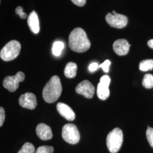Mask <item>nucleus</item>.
<instances>
[{
  "label": "nucleus",
  "instance_id": "1",
  "mask_svg": "<svg viewBox=\"0 0 153 153\" xmlns=\"http://www.w3.org/2000/svg\"><path fill=\"white\" fill-rule=\"evenodd\" d=\"M69 48L74 52L83 53L87 51L91 46L85 31L81 28H76L69 36Z\"/></svg>",
  "mask_w": 153,
  "mask_h": 153
},
{
  "label": "nucleus",
  "instance_id": "2",
  "mask_svg": "<svg viewBox=\"0 0 153 153\" xmlns=\"http://www.w3.org/2000/svg\"><path fill=\"white\" fill-rule=\"evenodd\" d=\"M62 93V85L60 78L57 76L51 77L44 86L43 90V98L44 100L52 103L60 98Z\"/></svg>",
  "mask_w": 153,
  "mask_h": 153
},
{
  "label": "nucleus",
  "instance_id": "3",
  "mask_svg": "<svg viewBox=\"0 0 153 153\" xmlns=\"http://www.w3.org/2000/svg\"><path fill=\"white\" fill-rule=\"evenodd\" d=\"M123 142V131L118 128H116L110 131L107 137V146L110 153H117L120 149Z\"/></svg>",
  "mask_w": 153,
  "mask_h": 153
},
{
  "label": "nucleus",
  "instance_id": "4",
  "mask_svg": "<svg viewBox=\"0 0 153 153\" xmlns=\"http://www.w3.org/2000/svg\"><path fill=\"white\" fill-rule=\"evenodd\" d=\"M21 49V45L19 42L11 40L1 50V58L5 61L13 60L18 56Z\"/></svg>",
  "mask_w": 153,
  "mask_h": 153
},
{
  "label": "nucleus",
  "instance_id": "5",
  "mask_svg": "<svg viewBox=\"0 0 153 153\" xmlns=\"http://www.w3.org/2000/svg\"><path fill=\"white\" fill-rule=\"evenodd\" d=\"M62 137L66 142L75 145L79 141L80 134L76 126L73 124H67L63 126Z\"/></svg>",
  "mask_w": 153,
  "mask_h": 153
},
{
  "label": "nucleus",
  "instance_id": "6",
  "mask_svg": "<svg viewBox=\"0 0 153 153\" xmlns=\"http://www.w3.org/2000/svg\"><path fill=\"white\" fill-rule=\"evenodd\" d=\"M105 21L110 26L116 28L125 27L128 23V18L126 16L117 14L115 11L107 14Z\"/></svg>",
  "mask_w": 153,
  "mask_h": 153
},
{
  "label": "nucleus",
  "instance_id": "7",
  "mask_svg": "<svg viewBox=\"0 0 153 153\" xmlns=\"http://www.w3.org/2000/svg\"><path fill=\"white\" fill-rule=\"evenodd\" d=\"M25 75L22 71H18L14 76H7L3 81L4 87L10 92H14L19 87V82L24 81Z\"/></svg>",
  "mask_w": 153,
  "mask_h": 153
},
{
  "label": "nucleus",
  "instance_id": "8",
  "mask_svg": "<svg viewBox=\"0 0 153 153\" xmlns=\"http://www.w3.org/2000/svg\"><path fill=\"white\" fill-rule=\"evenodd\" d=\"M76 93L82 95L86 98H92L95 93V88L88 80L79 83L76 88Z\"/></svg>",
  "mask_w": 153,
  "mask_h": 153
},
{
  "label": "nucleus",
  "instance_id": "9",
  "mask_svg": "<svg viewBox=\"0 0 153 153\" xmlns=\"http://www.w3.org/2000/svg\"><path fill=\"white\" fill-rule=\"evenodd\" d=\"M19 103L22 107L29 109H34L37 105L35 95L31 93L22 94L19 99Z\"/></svg>",
  "mask_w": 153,
  "mask_h": 153
},
{
  "label": "nucleus",
  "instance_id": "10",
  "mask_svg": "<svg viewBox=\"0 0 153 153\" xmlns=\"http://www.w3.org/2000/svg\"><path fill=\"white\" fill-rule=\"evenodd\" d=\"M56 108L58 112L67 120L73 121L75 119L76 114L68 105L63 103H59L57 104Z\"/></svg>",
  "mask_w": 153,
  "mask_h": 153
},
{
  "label": "nucleus",
  "instance_id": "11",
  "mask_svg": "<svg viewBox=\"0 0 153 153\" xmlns=\"http://www.w3.org/2000/svg\"><path fill=\"white\" fill-rule=\"evenodd\" d=\"M130 48V44L126 39L116 40L113 44V49L119 56H124L128 54Z\"/></svg>",
  "mask_w": 153,
  "mask_h": 153
},
{
  "label": "nucleus",
  "instance_id": "12",
  "mask_svg": "<svg viewBox=\"0 0 153 153\" xmlns=\"http://www.w3.org/2000/svg\"><path fill=\"white\" fill-rule=\"evenodd\" d=\"M36 132L39 138L43 141L51 140L53 136L51 128L44 123H41L38 125L36 129Z\"/></svg>",
  "mask_w": 153,
  "mask_h": 153
},
{
  "label": "nucleus",
  "instance_id": "13",
  "mask_svg": "<svg viewBox=\"0 0 153 153\" xmlns=\"http://www.w3.org/2000/svg\"><path fill=\"white\" fill-rule=\"evenodd\" d=\"M28 25L31 31L34 33H38L40 31L39 21L37 13L33 11L29 15L27 19Z\"/></svg>",
  "mask_w": 153,
  "mask_h": 153
},
{
  "label": "nucleus",
  "instance_id": "14",
  "mask_svg": "<svg viewBox=\"0 0 153 153\" xmlns=\"http://www.w3.org/2000/svg\"><path fill=\"white\" fill-rule=\"evenodd\" d=\"M97 95L101 100H105L109 97V86L99 82L97 86Z\"/></svg>",
  "mask_w": 153,
  "mask_h": 153
},
{
  "label": "nucleus",
  "instance_id": "15",
  "mask_svg": "<svg viewBox=\"0 0 153 153\" xmlns=\"http://www.w3.org/2000/svg\"><path fill=\"white\" fill-rule=\"evenodd\" d=\"M77 66L74 62H68L64 69V74L67 78H73L76 76Z\"/></svg>",
  "mask_w": 153,
  "mask_h": 153
},
{
  "label": "nucleus",
  "instance_id": "16",
  "mask_svg": "<svg viewBox=\"0 0 153 153\" xmlns=\"http://www.w3.org/2000/svg\"><path fill=\"white\" fill-rule=\"evenodd\" d=\"M64 48V44L61 41H56L53 44L52 53L56 56H59Z\"/></svg>",
  "mask_w": 153,
  "mask_h": 153
},
{
  "label": "nucleus",
  "instance_id": "17",
  "mask_svg": "<svg viewBox=\"0 0 153 153\" xmlns=\"http://www.w3.org/2000/svg\"><path fill=\"white\" fill-rule=\"evenodd\" d=\"M139 68L140 71H143L152 70L153 69V60L149 59L142 61L140 64Z\"/></svg>",
  "mask_w": 153,
  "mask_h": 153
},
{
  "label": "nucleus",
  "instance_id": "18",
  "mask_svg": "<svg viewBox=\"0 0 153 153\" xmlns=\"http://www.w3.org/2000/svg\"><path fill=\"white\" fill-rule=\"evenodd\" d=\"M142 85L146 88H153V76L150 74L145 75L142 81Z\"/></svg>",
  "mask_w": 153,
  "mask_h": 153
},
{
  "label": "nucleus",
  "instance_id": "19",
  "mask_svg": "<svg viewBox=\"0 0 153 153\" xmlns=\"http://www.w3.org/2000/svg\"><path fill=\"white\" fill-rule=\"evenodd\" d=\"M35 147L31 143H25L18 153H34Z\"/></svg>",
  "mask_w": 153,
  "mask_h": 153
},
{
  "label": "nucleus",
  "instance_id": "20",
  "mask_svg": "<svg viewBox=\"0 0 153 153\" xmlns=\"http://www.w3.org/2000/svg\"><path fill=\"white\" fill-rule=\"evenodd\" d=\"M54 149L50 146H42L39 147L35 151V153H53Z\"/></svg>",
  "mask_w": 153,
  "mask_h": 153
},
{
  "label": "nucleus",
  "instance_id": "21",
  "mask_svg": "<svg viewBox=\"0 0 153 153\" xmlns=\"http://www.w3.org/2000/svg\"><path fill=\"white\" fill-rule=\"evenodd\" d=\"M146 137L148 142L153 148V128L149 127L146 131Z\"/></svg>",
  "mask_w": 153,
  "mask_h": 153
},
{
  "label": "nucleus",
  "instance_id": "22",
  "mask_svg": "<svg viewBox=\"0 0 153 153\" xmlns=\"http://www.w3.org/2000/svg\"><path fill=\"white\" fill-rule=\"evenodd\" d=\"M110 65H111V61L108 60H107L105 61L103 63L100 64L99 67L102 68V69L103 70L104 72L107 73L109 71V67Z\"/></svg>",
  "mask_w": 153,
  "mask_h": 153
},
{
  "label": "nucleus",
  "instance_id": "23",
  "mask_svg": "<svg viewBox=\"0 0 153 153\" xmlns=\"http://www.w3.org/2000/svg\"><path fill=\"white\" fill-rule=\"evenodd\" d=\"M16 13L18 15H19V16L22 18V19H26L27 18V14L26 13H24L23 11V8L21 6H18L16 9Z\"/></svg>",
  "mask_w": 153,
  "mask_h": 153
},
{
  "label": "nucleus",
  "instance_id": "24",
  "mask_svg": "<svg viewBox=\"0 0 153 153\" xmlns=\"http://www.w3.org/2000/svg\"><path fill=\"white\" fill-rule=\"evenodd\" d=\"M100 82L104 84L105 85H107L109 86L110 82H111V79L109 76L107 75H105L103 76H102L100 79Z\"/></svg>",
  "mask_w": 153,
  "mask_h": 153
},
{
  "label": "nucleus",
  "instance_id": "25",
  "mask_svg": "<svg viewBox=\"0 0 153 153\" xmlns=\"http://www.w3.org/2000/svg\"><path fill=\"white\" fill-rule=\"evenodd\" d=\"M5 109L1 107L0 108V126H2L4 122L5 121Z\"/></svg>",
  "mask_w": 153,
  "mask_h": 153
},
{
  "label": "nucleus",
  "instance_id": "26",
  "mask_svg": "<svg viewBox=\"0 0 153 153\" xmlns=\"http://www.w3.org/2000/svg\"><path fill=\"white\" fill-rule=\"evenodd\" d=\"M72 2L76 5L82 7L86 4V0H71Z\"/></svg>",
  "mask_w": 153,
  "mask_h": 153
},
{
  "label": "nucleus",
  "instance_id": "27",
  "mask_svg": "<svg viewBox=\"0 0 153 153\" xmlns=\"http://www.w3.org/2000/svg\"><path fill=\"white\" fill-rule=\"evenodd\" d=\"M99 66L98 65V63L93 62V63H91L88 66V70H89V71H91V72L95 71L98 69V68H99Z\"/></svg>",
  "mask_w": 153,
  "mask_h": 153
},
{
  "label": "nucleus",
  "instance_id": "28",
  "mask_svg": "<svg viewBox=\"0 0 153 153\" xmlns=\"http://www.w3.org/2000/svg\"><path fill=\"white\" fill-rule=\"evenodd\" d=\"M148 45L150 48L153 49V39H151L148 41Z\"/></svg>",
  "mask_w": 153,
  "mask_h": 153
}]
</instances>
